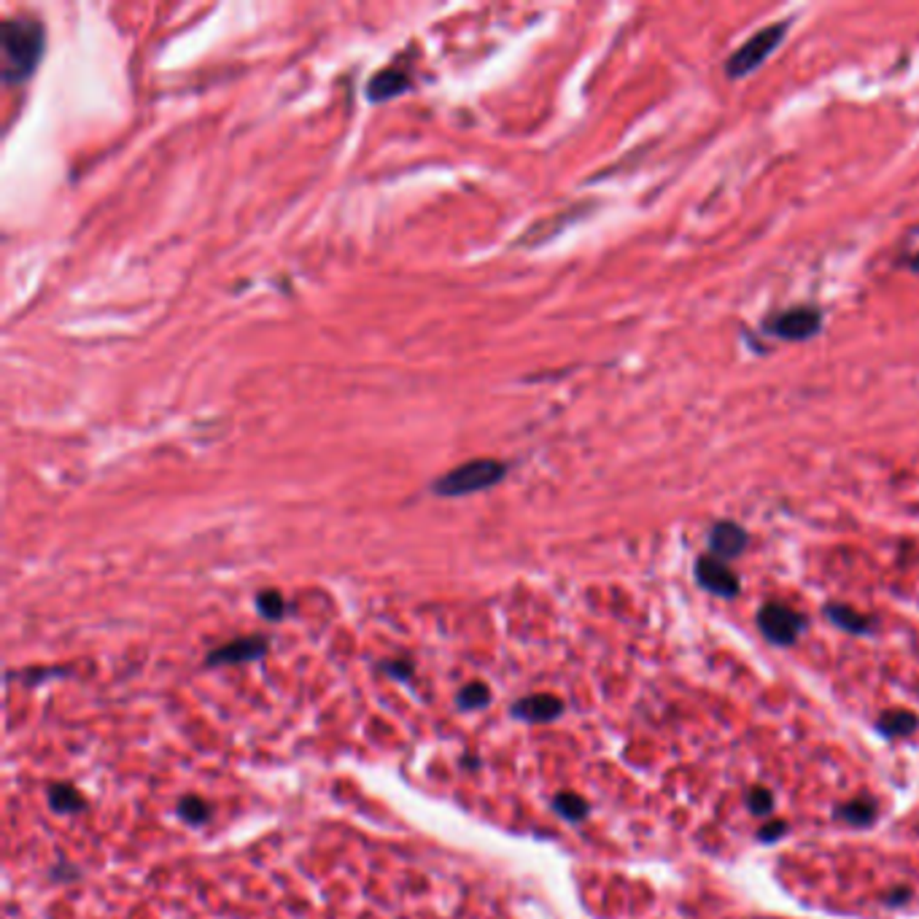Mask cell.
<instances>
[{
	"mask_svg": "<svg viewBox=\"0 0 919 919\" xmlns=\"http://www.w3.org/2000/svg\"><path fill=\"white\" fill-rule=\"evenodd\" d=\"M696 583L722 599H733L739 594V577L730 572V566L725 561H720L715 556H701L696 558Z\"/></svg>",
	"mask_w": 919,
	"mask_h": 919,
	"instance_id": "cell-6",
	"label": "cell"
},
{
	"mask_svg": "<svg viewBox=\"0 0 919 919\" xmlns=\"http://www.w3.org/2000/svg\"><path fill=\"white\" fill-rule=\"evenodd\" d=\"M790 22H777V24H769L763 30H758L752 38H747L725 63V73L730 79H741V76H750L752 71H758L774 52L777 46L782 44L785 33H788Z\"/></svg>",
	"mask_w": 919,
	"mask_h": 919,
	"instance_id": "cell-3",
	"label": "cell"
},
{
	"mask_svg": "<svg viewBox=\"0 0 919 919\" xmlns=\"http://www.w3.org/2000/svg\"><path fill=\"white\" fill-rule=\"evenodd\" d=\"M909 265H912L914 270H919V254H917V256H912V262H909Z\"/></svg>",
	"mask_w": 919,
	"mask_h": 919,
	"instance_id": "cell-22",
	"label": "cell"
},
{
	"mask_svg": "<svg viewBox=\"0 0 919 919\" xmlns=\"http://www.w3.org/2000/svg\"><path fill=\"white\" fill-rule=\"evenodd\" d=\"M510 712L512 717L526 720V722H550L564 715V701L550 693H537V696H526L518 704H512Z\"/></svg>",
	"mask_w": 919,
	"mask_h": 919,
	"instance_id": "cell-9",
	"label": "cell"
},
{
	"mask_svg": "<svg viewBox=\"0 0 919 919\" xmlns=\"http://www.w3.org/2000/svg\"><path fill=\"white\" fill-rule=\"evenodd\" d=\"M456 701H459V710H464V712H469V710H483V707H489V701H491V691H489L486 682H469V685H464V688L459 691Z\"/></svg>",
	"mask_w": 919,
	"mask_h": 919,
	"instance_id": "cell-16",
	"label": "cell"
},
{
	"mask_svg": "<svg viewBox=\"0 0 919 919\" xmlns=\"http://www.w3.org/2000/svg\"><path fill=\"white\" fill-rule=\"evenodd\" d=\"M256 610L265 614L267 620H281L284 613H286V605H284V596L278 591H262L256 596Z\"/></svg>",
	"mask_w": 919,
	"mask_h": 919,
	"instance_id": "cell-18",
	"label": "cell"
},
{
	"mask_svg": "<svg viewBox=\"0 0 919 919\" xmlns=\"http://www.w3.org/2000/svg\"><path fill=\"white\" fill-rule=\"evenodd\" d=\"M917 725L919 717L912 715V712H906V710H887V712H882L879 720H876L879 733H885V736H890V739L909 736V733L917 730Z\"/></svg>",
	"mask_w": 919,
	"mask_h": 919,
	"instance_id": "cell-11",
	"label": "cell"
},
{
	"mask_svg": "<svg viewBox=\"0 0 919 919\" xmlns=\"http://www.w3.org/2000/svg\"><path fill=\"white\" fill-rule=\"evenodd\" d=\"M836 817L849 822V825H855V827H866V825H871V822L876 819V807H874V801H868V798H855V801L841 804V807L836 809Z\"/></svg>",
	"mask_w": 919,
	"mask_h": 919,
	"instance_id": "cell-14",
	"label": "cell"
},
{
	"mask_svg": "<svg viewBox=\"0 0 919 919\" xmlns=\"http://www.w3.org/2000/svg\"><path fill=\"white\" fill-rule=\"evenodd\" d=\"M508 475V464L497 461V459H475L467 461L450 472H445L440 480L431 483V491L442 499H453V497H467V494H478L486 491L497 483H502Z\"/></svg>",
	"mask_w": 919,
	"mask_h": 919,
	"instance_id": "cell-2",
	"label": "cell"
},
{
	"mask_svg": "<svg viewBox=\"0 0 919 919\" xmlns=\"http://www.w3.org/2000/svg\"><path fill=\"white\" fill-rule=\"evenodd\" d=\"M553 809L569 822H580V819L588 817V801L575 796V793H558L553 798Z\"/></svg>",
	"mask_w": 919,
	"mask_h": 919,
	"instance_id": "cell-15",
	"label": "cell"
},
{
	"mask_svg": "<svg viewBox=\"0 0 919 919\" xmlns=\"http://www.w3.org/2000/svg\"><path fill=\"white\" fill-rule=\"evenodd\" d=\"M747 547V531L733 523V520H720L710 531V550L720 561H730L736 556H741Z\"/></svg>",
	"mask_w": 919,
	"mask_h": 919,
	"instance_id": "cell-8",
	"label": "cell"
},
{
	"mask_svg": "<svg viewBox=\"0 0 919 919\" xmlns=\"http://www.w3.org/2000/svg\"><path fill=\"white\" fill-rule=\"evenodd\" d=\"M270 642L267 636H240L213 653H208L205 658V666H235V663H248V661H256L267 653Z\"/></svg>",
	"mask_w": 919,
	"mask_h": 919,
	"instance_id": "cell-7",
	"label": "cell"
},
{
	"mask_svg": "<svg viewBox=\"0 0 919 919\" xmlns=\"http://www.w3.org/2000/svg\"><path fill=\"white\" fill-rule=\"evenodd\" d=\"M176 815L184 819V822H189V825H203V822H208V817H210V809H208V804H205L203 798L187 796V798L179 801Z\"/></svg>",
	"mask_w": 919,
	"mask_h": 919,
	"instance_id": "cell-17",
	"label": "cell"
},
{
	"mask_svg": "<svg viewBox=\"0 0 919 919\" xmlns=\"http://www.w3.org/2000/svg\"><path fill=\"white\" fill-rule=\"evenodd\" d=\"M383 672H389L397 680H408L412 674V663L410 661H389V663H383Z\"/></svg>",
	"mask_w": 919,
	"mask_h": 919,
	"instance_id": "cell-21",
	"label": "cell"
},
{
	"mask_svg": "<svg viewBox=\"0 0 919 919\" xmlns=\"http://www.w3.org/2000/svg\"><path fill=\"white\" fill-rule=\"evenodd\" d=\"M785 833H788V822L774 819V822H766V825L760 827V841H777V838H782Z\"/></svg>",
	"mask_w": 919,
	"mask_h": 919,
	"instance_id": "cell-20",
	"label": "cell"
},
{
	"mask_svg": "<svg viewBox=\"0 0 919 919\" xmlns=\"http://www.w3.org/2000/svg\"><path fill=\"white\" fill-rule=\"evenodd\" d=\"M758 628L760 634L771 642V644H793L801 631L807 628V620L804 614L796 613L793 607L788 605H779V602H771V605H763L760 613H758Z\"/></svg>",
	"mask_w": 919,
	"mask_h": 919,
	"instance_id": "cell-5",
	"label": "cell"
},
{
	"mask_svg": "<svg viewBox=\"0 0 919 919\" xmlns=\"http://www.w3.org/2000/svg\"><path fill=\"white\" fill-rule=\"evenodd\" d=\"M825 617L830 623H836L838 628L849 631V634H868V628H871V620L866 614L846 607V605H827L825 607Z\"/></svg>",
	"mask_w": 919,
	"mask_h": 919,
	"instance_id": "cell-12",
	"label": "cell"
},
{
	"mask_svg": "<svg viewBox=\"0 0 919 919\" xmlns=\"http://www.w3.org/2000/svg\"><path fill=\"white\" fill-rule=\"evenodd\" d=\"M46 49V27L38 16L16 14L0 22V79L5 87L24 84Z\"/></svg>",
	"mask_w": 919,
	"mask_h": 919,
	"instance_id": "cell-1",
	"label": "cell"
},
{
	"mask_svg": "<svg viewBox=\"0 0 919 919\" xmlns=\"http://www.w3.org/2000/svg\"><path fill=\"white\" fill-rule=\"evenodd\" d=\"M819 329H822V310L815 305L788 307L763 321V332H769L777 340H788V343L812 340Z\"/></svg>",
	"mask_w": 919,
	"mask_h": 919,
	"instance_id": "cell-4",
	"label": "cell"
},
{
	"mask_svg": "<svg viewBox=\"0 0 919 919\" xmlns=\"http://www.w3.org/2000/svg\"><path fill=\"white\" fill-rule=\"evenodd\" d=\"M49 807L60 815H76L87 807L84 796L73 785H52L49 788Z\"/></svg>",
	"mask_w": 919,
	"mask_h": 919,
	"instance_id": "cell-13",
	"label": "cell"
},
{
	"mask_svg": "<svg viewBox=\"0 0 919 919\" xmlns=\"http://www.w3.org/2000/svg\"><path fill=\"white\" fill-rule=\"evenodd\" d=\"M747 807H750V812L758 815V817L771 815V812H774V796H771V790H766V788H750V793H747Z\"/></svg>",
	"mask_w": 919,
	"mask_h": 919,
	"instance_id": "cell-19",
	"label": "cell"
},
{
	"mask_svg": "<svg viewBox=\"0 0 919 919\" xmlns=\"http://www.w3.org/2000/svg\"><path fill=\"white\" fill-rule=\"evenodd\" d=\"M410 90V76L402 68H383L378 71L367 84V98L372 102H383L402 95Z\"/></svg>",
	"mask_w": 919,
	"mask_h": 919,
	"instance_id": "cell-10",
	"label": "cell"
}]
</instances>
